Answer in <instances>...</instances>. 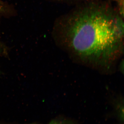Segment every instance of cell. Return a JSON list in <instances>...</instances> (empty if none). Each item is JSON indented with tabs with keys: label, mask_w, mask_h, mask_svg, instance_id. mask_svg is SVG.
Returning a JSON list of instances; mask_svg holds the SVG:
<instances>
[{
	"label": "cell",
	"mask_w": 124,
	"mask_h": 124,
	"mask_svg": "<svg viewBox=\"0 0 124 124\" xmlns=\"http://www.w3.org/2000/svg\"><path fill=\"white\" fill-rule=\"evenodd\" d=\"M49 124H75L71 120L66 119L59 118L54 120Z\"/></svg>",
	"instance_id": "obj_2"
},
{
	"label": "cell",
	"mask_w": 124,
	"mask_h": 124,
	"mask_svg": "<svg viewBox=\"0 0 124 124\" xmlns=\"http://www.w3.org/2000/svg\"><path fill=\"white\" fill-rule=\"evenodd\" d=\"M63 27L68 48L91 64L107 66L122 53L124 21L110 7L93 5L81 8L67 17Z\"/></svg>",
	"instance_id": "obj_1"
},
{
	"label": "cell",
	"mask_w": 124,
	"mask_h": 124,
	"mask_svg": "<svg viewBox=\"0 0 124 124\" xmlns=\"http://www.w3.org/2000/svg\"></svg>",
	"instance_id": "obj_3"
}]
</instances>
